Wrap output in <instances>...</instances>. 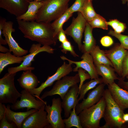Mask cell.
Here are the masks:
<instances>
[{
  "instance_id": "1",
  "label": "cell",
  "mask_w": 128,
  "mask_h": 128,
  "mask_svg": "<svg viewBox=\"0 0 128 128\" xmlns=\"http://www.w3.org/2000/svg\"><path fill=\"white\" fill-rule=\"evenodd\" d=\"M18 28L24 37L43 45H55L57 37L55 36L51 23L42 22L17 20Z\"/></svg>"
},
{
  "instance_id": "2",
  "label": "cell",
  "mask_w": 128,
  "mask_h": 128,
  "mask_svg": "<svg viewBox=\"0 0 128 128\" xmlns=\"http://www.w3.org/2000/svg\"><path fill=\"white\" fill-rule=\"evenodd\" d=\"M106 105L103 118L105 123L100 128H121L126 122L123 117L124 110L113 99L108 89L105 90L103 96Z\"/></svg>"
},
{
  "instance_id": "3",
  "label": "cell",
  "mask_w": 128,
  "mask_h": 128,
  "mask_svg": "<svg viewBox=\"0 0 128 128\" xmlns=\"http://www.w3.org/2000/svg\"><path fill=\"white\" fill-rule=\"evenodd\" d=\"M70 0H45L37 14L36 21L50 23L62 15L69 8Z\"/></svg>"
},
{
  "instance_id": "4",
  "label": "cell",
  "mask_w": 128,
  "mask_h": 128,
  "mask_svg": "<svg viewBox=\"0 0 128 128\" xmlns=\"http://www.w3.org/2000/svg\"><path fill=\"white\" fill-rule=\"evenodd\" d=\"M105 105L103 96L96 104L83 110L78 114L82 128H100V122L103 118Z\"/></svg>"
},
{
  "instance_id": "5",
  "label": "cell",
  "mask_w": 128,
  "mask_h": 128,
  "mask_svg": "<svg viewBox=\"0 0 128 128\" xmlns=\"http://www.w3.org/2000/svg\"><path fill=\"white\" fill-rule=\"evenodd\" d=\"M16 73H6L0 79V103L13 104L20 98L21 94L17 90L14 85Z\"/></svg>"
},
{
  "instance_id": "6",
  "label": "cell",
  "mask_w": 128,
  "mask_h": 128,
  "mask_svg": "<svg viewBox=\"0 0 128 128\" xmlns=\"http://www.w3.org/2000/svg\"><path fill=\"white\" fill-rule=\"evenodd\" d=\"M41 45L39 43L33 44L29 50V54L23 56V59L21 64L17 66L8 68V73H14L21 71L33 70L35 69V68L31 66L32 62L34 61V58L36 55L42 52H46L50 54L54 53L55 49L50 46L43 45L41 46Z\"/></svg>"
},
{
  "instance_id": "7",
  "label": "cell",
  "mask_w": 128,
  "mask_h": 128,
  "mask_svg": "<svg viewBox=\"0 0 128 128\" xmlns=\"http://www.w3.org/2000/svg\"><path fill=\"white\" fill-rule=\"evenodd\" d=\"M78 73L72 76H65L57 81L50 90L45 91L40 97V100L55 95L59 96L62 99L72 86L80 82Z\"/></svg>"
},
{
  "instance_id": "8",
  "label": "cell",
  "mask_w": 128,
  "mask_h": 128,
  "mask_svg": "<svg viewBox=\"0 0 128 128\" xmlns=\"http://www.w3.org/2000/svg\"><path fill=\"white\" fill-rule=\"evenodd\" d=\"M61 102L60 98H53L51 106L46 105L45 110L47 113L46 118L51 128H65L61 116L62 109Z\"/></svg>"
},
{
  "instance_id": "9",
  "label": "cell",
  "mask_w": 128,
  "mask_h": 128,
  "mask_svg": "<svg viewBox=\"0 0 128 128\" xmlns=\"http://www.w3.org/2000/svg\"><path fill=\"white\" fill-rule=\"evenodd\" d=\"M87 23L81 13L78 12L77 17L73 18L71 24L64 30L66 35L70 36L73 38L80 51L82 46V39L83 33Z\"/></svg>"
},
{
  "instance_id": "10",
  "label": "cell",
  "mask_w": 128,
  "mask_h": 128,
  "mask_svg": "<svg viewBox=\"0 0 128 128\" xmlns=\"http://www.w3.org/2000/svg\"><path fill=\"white\" fill-rule=\"evenodd\" d=\"M71 65L64 61L62 65L58 68L54 74L48 76L46 80L42 83L39 87L29 91L35 96L37 99L40 100V95L44 89L48 87L51 86L55 81L61 79L73 71Z\"/></svg>"
},
{
  "instance_id": "11",
  "label": "cell",
  "mask_w": 128,
  "mask_h": 128,
  "mask_svg": "<svg viewBox=\"0 0 128 128\" xmlns=\"http://www.w3.org/2000/svg\"><path fill=\"white\" fill-rule=\"evenodd\" d=\"M21 93V96L20 99L17 100L15 103L10 106L12 110H16L26 108L27 111L32 109L39 110L43 105L47 104L46 101L43 100L37 99L35 96L26 90H22Z\"/></svg>"
},
{
  "instance_id": "12",
  "label": "cell",
  "mask_w": 128,
  "mask_h": 128,
  "mask_svg": "<svg viewBox=\"0 0 128 128\" xmlns=\"http://www.w3.org/2000/svg\"><path fill=\"white\" fill-rule=\"evenodd\" d=\"M46 105H44L40 110L28 116L23 123L22 128H51L47 120V113L45 110Z\"/></svg>"
},
{
  "instance_id": "13",
  "label": "cell",
  "mask_w": 128,
  "mask_h": 128,
  "mask_svg": "<svg viewBox=\"0 0 128 128\" xmlns=\"http://www.w3.org/2000/svg\"><path fill=\"white\" fill-rule=\"evenodd\" d=\"M60 57L63 60L68 61L69 64H74L76 65V67L73 69L74 72H77L78 69L81 68L87 71L89 74L91 79H96L99 78L92 58L90 53H83L81 57L82 60L79 61H72L64 56H61Z\"/></svg>"
},
{
  "instance_id": "14",
  "label": "cell",
  "mask_w": 128,
  "mask_h": 128,
  "mask_svg": "<svg viewBox=\"0 0 128 128\" xmlns=\"http://www.w3.org/2000/svg\"><path fill=\"white\" fill-rule=\"evenodd\" d=\"M128 50L117 44L108 50H104L106 55L112 64L115 72L120 78L122 75V64Z\"/></svg>"
},
{
  "instance_id": "15",
  "label": "cell",
  "mask_w": 128,
  "mask_h": 128,
  "mask_svg": "<svg viewBox=\"0 0 128 128\" xmlns=\"http://www.w3.org/2000/svg\"><path fill=\"white\" fill-rule=\"evenodd\" d=\"M13 25L12 21H6L2 31V34L5 37L10 52H12L16 56H23L27 54L28 51L21 47L13 37L12 33L15 31Z\"/></svg>"
},
{
  "instance_id": "16",
  "label": "cell",
  "mask_w": 128,
  "mask_h": 128,
  "mask_svg": "<svg viewBox=\"0 0 128 128\" xmlns=\"http://www.w3.org/2000/svg\"><path fill=\"white\" fill-rule=\"evenodd\" d=\"M105 85L104 83L100 84L89 92L86 98H84L82 102L76 105L75 110L77 115L84 109L91 106L99 101L103 96Z\"/></svg>"
},
{
  "instance_id": "17",
  "label": "cell",
  "mask_w": 128,
  "mask_h": 128,
  "mask_svg": "<svg viewBox=\"0 0 128 128\" xmlns=\"http://www.w3.org/2000/svg\"><path fill=\"white\" fill-rule=\"evenodd\" d=\"M29 1L28 0H0V7L17 17L26 11Z\"/></svg>"
},
{
  "instance_id": "18",
  "label": "cell",
  "mask_w": 128,
  "mask_h": 128,
  "mask_svg": "<svg viewBox=\"0 0 128 128\" xmlns=\"http://www.w3.org/2000/svg\"><path fill=\"white\" fill-rule=\"evenodd\" d=\"M79 91V87L76 84L70 88L62 99L61 106L64 110V117L65 118L69 116L72 109L76 108L78 104Z\"/></svg>"
},
{
  "instance_id": "19",
  "label": "cell",
  "mask_w": 128,
  "mask_h": 128,
  "mask_svg": "<svg viewBox=\"0 0 128 128\" xmlns=\"http://www.w3.org/2000/svg\"><path fill=\"white\" fill-rule=\"evenodd\" d=\"M108 89L113 99L123 110L128 109V91L114 82L108 85Z\"/></svg>"
},
{
  "instance_id": "20",
  "label": "cell",
  "mask_w": 128,
  "mask_h": 128,
  "mask_svg": "<svg viewBox=\"0 0 128 128\" xmlns=\"http://www.w3.org/2000/svg\"><path fill=\"white\" fill-rule=\"evenodd\" d=\"M10 108L9 105L5 107L6 119L9 122L14 123L18 128H21L22 124L25 119L30 115L38 110L32 109L25 112H17L11 110Z\"/></svg>"
},
{
  "instance_id": "21",
  "label": "cell",
  "mask_w": 128,
  "mask_h": 128,
  "mask_svg": "<svg viewBox=\"0 0 128 128\" xmlns=\"http://www.w3.org/2000/svg\"><path fill=\"white\" fill-rule=\"evenodd\" d=\"M97 73L99 75L102 77L104 83L107 86L114 82V81L119 80L115 73L114 68L109 65L94 64Z\"/></svg>"
},
{
  "instance_id": "22",
  "label": "cell",
  "mask_w": 128,
  "mask_h": 128,
  "mask_svg": "<svg viewBox=\"0 0 128 128\" xmlns=\"http://www.w3.org/2000/svg\"><path fill=\"white\" fill-rule=\"evenodd\" d=\"M32 70L24 71L17 79L20 86L28 91L37 88L40 81L37 77L32 72Z\"/></svg>"
},
{
  "instance_id": "23",
  "label": "cell",
  "mask_w": 128,
  "mask_h": 128,
  "mask_svg": "<svg viewBox=\"0 0 128 128\" xmlns=\"http://www.w3.org/2000/svg\"><path fill=\"white\" fill-rule=\"evenodd\" d=\"M45 2V0L40 2L29 1V4L27 11L23 14L16 17L17 20L26 21H36L38 11L43 5Z\"/></svg>"
},
{
  "instance_id": "24",
  "label": "cell",
  "mask_w": 128,
  "mask_h": 128,
  "mask_svg": "<svg viewBox=\"0 0 128 128\" xmlns=\"http://www.w3.org/2000/svg\"><path fill=\"white\" fill-rule=\"evenodd\" d=\"M93 28L87 22L84 31V40L81 51L84 53H90L96 46V41L94 37Z\"/></svg>"
},
{
  "instance_id": "25",
  "label": "cell",
  "mask_w": 128,
  "mask_h": 128,
  "mask_svg": "<svg viewBox=\"0 0 128 128\" xmlns=\"http://www.w3.org/2000/svg\"><path fill=\"white\" fill-rule=\"evenodd\" d=\"M9 52L5 53H0V74L8 65L15 63H21L23 56L19 57L12 55Z\"/></svg>"
},
{
  "instance_id": "26",
  "label": "cell",
  "mask_w": 128,
  "mask_h": 128,
  "mask_svg": "<svg viewBox=\"0 0 128 128\" xmlns=\"http://www.w3.org/2000/svg\"><path fill=\"white\" fill-rule=\"evenodd\" d=\"M90 54L94 64H106L113 68L112 64L106 55L104 50H101L98 46H96Z\"/></svg>"
},
{
  "instance_id": "27",
  "label": "cell",
  "mask_w": 128,
  "mask_h": 128,
  "mask_svg": "<svg viewBox=\"0 0 128 128\" xmlns=\"http://www.w3.org/2000/svg\"><path fill=\"white\" fill-rule=\"evenodd\" d=\"M91 80L83 84L79 90L78 94V95H79L80 96L78 99V102L84 98L85 94L88 91L94 88L97 85L102 83H104V80L102 78Z\"/></svg>"
},
{
  "instance_id": "28",
  "label": "cell",
  "mask_w": 128,
  "mask_h": 128,
  "mask_svg": "<svg viewBox=\"0 0 128 128\" xmlns=\"http://www.w3.org/2000/svg\"><path fill=\"white\" fill-rule=\"evenodd\" d=\"M92 0H86L79 12H80L87 22L92 20L97 14L93 7Z\"/></svg>"
},
{
  "instance_id": "29",
  "label": "cell",
  "mask_w": 128,
  "mask_h": 128,
  "mask_svg": "<svg viewBox=\"0 0 128 128\" xmlns=\"http://www.w3.org/2000/svg\"><path fill=\"white\" fill-rule=\"evenodd\" d=\"M73 14L68 9L62 15L51 23L55 37H57L58 33L60 30L63 28V24L72 16Z\"/></svg>"
},
{
  "instance_id": "30",
  "label": "cell",
  "mask_w": 128,
  "mask_h": 128,
  "mask_svg": "<svg viewBox=\"0 0 128 128\" xmlns=\"http://www.w3.org/2000/svg\"><path fill=\"white\" fill-rule=\"evenodd\" d=\"M75 109L74 108L73 109L68 118L63 119L65 128H70L74 127L77 128H82L79 116L76 113Z\"/></svg>"
},
{
  "instance_id": "31",
  "label": "cell",
  "mask_w": 128,
  "mask_h": 128,
  "mask_svg": "<svg viewBox=\"0 0 128 128\" xmlns=\"http://www.w3.org/2000/svg\"><path fill=\"white\" fill-rule=\"evenodd\" d=\"M107 22L105 19L102 16L97 14L92 20L87 22L93 28H99L104 30H107L108 25Z\"/></svg>"
},
{
  "instance_id": "32",
  "label": "cell",
  "mask_w": 128,
  "mask_h": 128,
  "mask_svg": "<svg viewBox=\"0 0 128 128\" xmlns=\"http://www.w3.org/2000/svg\"><path fill=\"white\" fill-rule=\"evenodd\" d=\"M108 34L117 38L120 41V45L124 49L128 50V35H125L117 33L110 30Z\"/></svg>"
},
{
  "instance_id": "33",
  "label": "cell",
  "mask_w": 128,
  "mask_h": 128,
  "mask_svg": "<svg viewBox=\"0 0 128 128\" xmlns=\"http://www.w3.org/2000/svg\"><path fill=\"white\" fill-rule=\"evenodd\" d=\"M59 47L62 48L61 51L64 53L66 54L68 51L70 52L71 55L74 57L79 56L75 51L73 47L68 40L61 43Z\"/></svg>"
},
{
  "instance_id": "34",
  "label": "cell",
  "mask_w": 128,
  "mask_h": 128,
  "mask_svg": "<svg viewBox=\"0 0 128 128\" xmlns=\"http://www.w3.org/2000/svg\"><path fill=\"white\" fill-rule=\"evenodd\" d=\"M86 0H76L73 4L68 9L71 13L79 12L83 5Z\"/></svg>"
},
{
  "instance_id": "35",
  "label": "cell",
  "mask_w": 128,
  "mask_h": 128,
  "mask_svg": "<svg viewBox=\"0 0 128 128\" xmlns=\"http://www.w3.org/2000/svg\"><path fill=\"white\" fill-rule=\"evenodd\" d=\"M77 72L80 80L79 86V90L83 85L84 82L86 80L91 79V77L89 73H86L84 70L81 68H79Z\"/></svg>"
},
{
  "instance_id": "36",
  "label": "cell",
  "mask_w": 128,
  "mask_h": 128,
  "mask_svg": "<svg viewBox=\"0 0 128 128\" xmlns=\"http://www.w3.org/2000/svg\"><path fill=\"white\" fill-rule=\"evenodd\" d=\"M128 71V50L123 59L122 64V75L121 78L124 79Z\"/></svg>"
},
{
  "instance_id": "37",
  "label": "cell",
  "mask_w": 128,
  "mask_h": 128,
  "mask_svg": "<svg viewBox=\"0 0 128 128\" xmlns=\"http://www.w3.org/2000/svg\"><path fill=\"white\" fill-rule=\"evenodd\" d=\"M0 128H18L14 122H9L7 120L5 114L4 118L0 120Z\"/></svg>"
},
{
  "instance_id": "38",
  "label": "cell",
  "mask_w": 128,
  "mask_h": 128,
  "mask_svg": "<svg viewBox=\"0 0 128 128\" xmlns=\"http://www.w3.org/2000/svg\"><path fill=\"white\" fill-rule=\"evenodd\" d=\"M100 42L101 45L105 47L110 46L113 43V41L112 38L109 36H105L101 38Z\"/></svg>"
},
{
  "instance_id": "39",
  "label": "cell",
  "mask_w": 128,
  "mask_h": 128,
  "mask_svg": "<svg viewBox=\"0 0 128 128\" xmlns=\"http://www.w3.org/2000/svg\"><path fill=\"white\" fill-rule=\"evenodd\" d=\"M6 19L4 18L0 17V43L4 44L6 43L5 39H4L2 37V31L4 28L5 24L6 22Z\"/></svg>"
},
{
  "instance_id": "40",
  "label": "cell",
  "mask_w": 128,
  "mask_h": 128,
  "mask_svg": "<svg viewBox=\"0 0 128 128\" xmlns=\"http://www.w3.org/2000/svg\"><path fill=\"white\" fill-rule=\"evenodd\" d=\"M57 38L59 41L61 43L68 40L64 31L62 28L59 31L57 36Z\"/></svg>"
},
{
  "instance_id": "41",
  "label": "cell",
  "mask_w": 128,
  "mask_h": 128,
  "mask_svg": "<svg viewBox=\"0 0 128 128\" xmlns=\"http://www.w3.org/2000/svg\"><path fill=\"white\" fill-rule=\"evenodd\" d=\"M120 22L118 20L116 19L110 20V21L107 22L108 25L111 27L115 30L117 27Z\"/></svg>"
},
{
  "instance_id": "42",
  "label": "cell",
  "mask_w": 128,
  "mask_h": 128,
  "mask_svg": "<svg viewBox=\"0 0 128 128\" xmlns=\"http://www.w3.org/2000/svg\"><path fill=\"white\" fill-rule=\"evenodd\" d=\"M118 85L122 88L128 91V81H125L124 79L119 77Z\"/></svg>"
},
{
  "instance_id": "43",
  "label": "cell",
  "mask_w": 128,
  "mask_h": 128,
  "mask_svg": "<svg viewBox=\"0 0 128 128\" xmlns=\"http://www.w3.org/2000/svg\"><path fill=\"white\" fill-rule=\"evenodd\" d=\"M126 28V27L125 23L120 22L116 29L114 31L115 32L121 33L123 32Z\"/></svg>"
},
{
  "instance_id": "44",
  "label": "cell",
  "mask_w": 128,
  "mask_h": 128,
  "mask_svg": "<svg viewBox=\"0 0 128 128\" xmlns=\"http://www.w3.org/2000/svg\"><path fill=\"white\" fill-rule=\"evenodd\" d=\"M3 103H0V120H1L5 114V106Z\"/></svg>"
},
{
  "instance_id": "45",
  "label": "cell",
  "mask_w": 128,
  "mask_h": 128,
  "mask_svg": "<svg viewBox=\"0 0 128 128\" xmlns=\"http://www.w3.org/2000/svg\"><path fill=\"white\" fill-rule=\"evenodd\" d=\"M0 51L1 53H5L10 52L9 49L2 46L1 44H0Z\"/></svg>"
},
{
  "instance_id": "46",
  "label": "cell",
  "mask_w": 128,
  "mask_h": 128,
  "mask_svg": "<svg viewBox=\"0 0 128 128\" xmlns=\"http://www.w3.org/2000/svg\"><path fill=\"white\" fill-rule=\"evenodd\" d=\"M123 120L126 122H128V113L124 114L123 115Z\"/></svg>"
},
{
  "instance_id": "47",
  "label": "cell",
  "mask_w": 128,
  "mask_h": 128,
  "mask_svg": "<svg viewBox=\"0 0 128 128\" xmlns=\"http://www.w3.org/2000/svg\"><path fill=\"white\" fill-rule=\"evenodd\" d=\"M122 3L123 4H125L126 3H127V5L128 8V0H121Z\"/></svg>"
},
{
  "instance_id": "48",
  "label": "cell",
  "mask_w": 128,
  "mask_h": 128,
  "mask_svg": "<svg viewBox=\"0 0 128 128\" xmlns=\"http://www.w3.org/2000/svg\"><path fill=\"white\" fill-rule=\"evenodd\" d=\"M29 1H37L40 2L43 0H28Z\"/></svg>"
},
{
  "instance_id": "49",
  "label": "cell",
  "mask_w": 128,
  "mask_h": 128,
  "mask_svg": "<svg viewBox=\"0 0 128 128\" xmlns=\"http://www.w3.org/2000/svg\"><path fill=\"white\" fill-rule=\"evenodd\" d=\"M125 78L128 79V72L127 73Z\"/></svg>"
}]
</instances>
